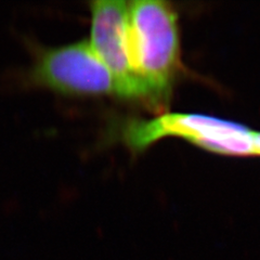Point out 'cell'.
Returning a JSON list of instances; mask_svg holds the SVG:
<instances>
[{
  "instance_id": "7a4b0ae2",
  "label": "cell",
  "mask_w": 260,
  "mask_h": 260,
  "mask_svg": "<svg viewBox=\"0 0 260 260\" xmlns=\"http://www.w3.org/2000/svg\"><path fill=\"white\" fill-rule=\"evenodd\" d=\"M132 149L143 150L166 137H178L208 151L232 156L254 155L255 134L233 121L201 114H164L150 120H134L123 132Z\"/></svg>"
},
{
  "instance_id": "3957f363",
  "label": "cell",
  "mask_w": 260,
  "mask_h": 260,
  "mask_svg": "<svg viewBox=\"0 0 260 260\" xmlns=\"http://www.w3.org/2000/svg\"><path fill=\"white\" fill-rule=\"evenodd\" d=\"M32 52L25 84L72 95H117L114 77L88 40L54 48L32 46Z\"/></svg>"
},
{
  "instance_id": "5b68a950",
  "label": "cell",
  "mask_w": 260,
  "mask_h": 260,
  "mask_svg": "<svg viewBox=\"0 0 260 260\" xmlns=\"http://www.w3.org/2000/svg\"><path fill=\"white\" fill-rule=\"evenodd\" d=\"M255 151L256 154H260V134H255Z\"/></svg>"
},
{
  "instance_id": "6da1fadb",
  "label": "cell",
  "mask_w": 260,
  "mask_h": 260,
  "mask_svg": "<svg viewBox=\"0 0 260 260\" xmlns=\"http://www.w3.org/2000/svg\"><path fill=\"white\" fill-rule=\"evenodd\" d=\"M128 38L135 75L150 105L161 107L180 71L178 15L172 5L158 0L129 2Z\"/></svg>"
},
{
  "instance_id": "277c9868",
  "label": "cell",
  "mask_w": 260,
  "mask_h": 260,
  "mask_svg": "<svg viewBox=\"0 0 260 260\" xmlns=\"http://www.w3.org/2000/svg\"><path fill=\"white\" fill-rule=\"evenodd\" d=\"M89 44L111 72L117 95L150 104L149 95L136 77L129 51L128 2L96 0L90 4Z\"/></svg>"
}]
</instances>
